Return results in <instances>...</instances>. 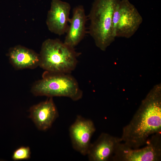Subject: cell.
Masks as SVG:
<instances>
[{"label": "cell", "instance_id": "obj_1", "mask_svg": "<svg viewBox=\"0 0 161 161\" xmlns=\"http://www.w3.org/2000/svg\"><path fill=\"white\" fill-rule=\"evenodd\" d=\"M161 131V92L160 88H154L124 127L120 139L127 146L137 149L146 143L149 136Z\"/></svg>", "mask_w": 161, "mask_h": 161}, {"label": "cell", "instance_id": "obj_2", "mask_svg": "<svg viewBox=\"0 0 161 161\" xmlns=\"http://www.w3.org/2000/svg\"><path fill=\"white\" fill-rule=\"evenodd\" d=\"M120 0H95L87 18L90 21L88 32L96 45L105 51L115 40L112 28L114 10Z\"/></svg>", "mask_w": 161, "mask_h": 161}, {"label": "cell", "instance_id": "obj_3", "mask_svg": "<svg viewBox=\"0 0 161 161\" xmlns=\"http://www.w3.org/2000/svg\"><path fill=\"white\" fill-rule=\"evenodd\" d=\"M81 54L58 39H48L43 43L39 66L46 71L70 74L75 69Z\"/></svg>", "mask_w": 161, "mask_h": 161}, {"label": "cell", "instance_id": "obj_4", "mask_svg": "<svg viewBox=\"0 0 161 161\" xmlns=\"http://www.w3.org/2000/svg\"><path fill=\"white\" fill-rule=\"evenodd\" d=\"M31 91L37 96L64 97L73 101L80 99L83 95L77 81L70 74L46 71L42 79L33 84Z\"/></svg>", "mask_w": 161, "mask_h": 161}, {"label": "cell", "instance_id": "obj_5", "mask_svg": "<svg viewBox=\"0 0 161 161\" xmlns=\"http://www.w3.org/2000/svg\"><path fill=\"white\" fill-rule=\"evenodd\" d=\"M141 148L133 149L120 143L112 158L114 161H158L161 158V133L153 134Z\"/></svg>", "mask_w": 161, "mask_h": 161}, {"label": "cell", "instance_id": "obj_6", "mask_svg": "<svg viewBox=\"0 0 161 161\" xmlns=\"http://www.w3.org/2000/svg\"><path fill=\"white\" fill-rule=\"evenodd\" d=\"M120 17L116 37L129 38L137 32L143 21L137 8L128 0L120 1Z\"/></svg>", "mask_w": 161, "mask_h": 161}, {"label": "cell", "instance_id": "obj_7", "mask_svg": "<svg viewBox=\"0 0 161 161\" xmlns=\"http://www.w3.org/2000/svg\"><path fill=\"white\" fill-rule=\"evenodd\" d=\"M95 130L92 120L78 115L69 129L73 148L83 155H87L91 137Z\"/></svg>", "mask_w": 161, "mask_h": 161}, {"label": "cell", "instance_id": "obj_8", "mask_svg": "<svg viewBox=\"0 0 161 161\" xmlns=\"http://www.w3.org/2000/svg\"><path fill=\"white\" fill-rule=\"evenodd\" d=\"M71 6L66 2L52 0L49 11L47 24L49 30L60 35L66 33L69 22Z\"/></svg>", "mask_w": 161, "mask_h": 161}, {"label": "cell", "instance_id": "obj_9", "mask_svg": "<svg viewBox=\"0 0 161 161\" xmlns=\"http://www.w3.org/2000/svg\"><path fill=\"white\" fill-rule=\"evenodd\" d=\"M29 112V117L38 129L42 131L50 128L58 116L52 97H49L46 100L33 106Z\"/></svg>", "mask_w": 161, "mask_h": 161}, {"label": "cell", "instance_id": "obj_10", "mask_svg": "<svg viewBox=\"0 0 161 161\" xmlns=\"http://www.w3.org/2000/svg\"><path fill=\"white\" fill-rule=\"evenodd\" d=\"M120 138L103 133L97 140L91 144L87 154L91 161H107L111 159L119 143Z\"/></svg>", "mask_w": 161, "mask_h": 161}, {"label": "cell", "instance_id": "obj_11", "mask_svg": "<svg viewBox=\"0 0 161 161\" xmlns=\"http://www.w3.org/2000/svg\"><path fill=\"white\" fill-rule=\"evenodd\" d=\"M87 20V16L83 6L78 5L74 8L64 41L65 44L75 48L80 42L86 32V24Z\"/></svg>", "mask_w": 161, "mask_h": 161}, {"label": "cell", "instance_id": "obj_12", "mask_svg": "<svg viewBox=\"0 0 161 161\" xmlns=\"http://www.w3.org/2000/svg\"><path fill=\"white\" fill-rule=\"evenodd\" d=\"M9 56L11 64L17 69H33L39 66V55L23 47L17 46L12 48Z\"/></svg>", "mask_w": 161, "mask_h": 161}, {"label": "cell", "instance_id": "obj_13", "mask_svg": "<svg viewBox=\"0 0 161 161\" xmlns=\"http://www.w3.org/2000/svg\"><path fill=\"white\" fill-rule=\"evenodd\" d=\"M31 151L28 146H21L13 152L12 159L14 161L28 160L30 158Z\"/></svg>", "mask_w": 161, "mask_h": 161}]
</instances>
